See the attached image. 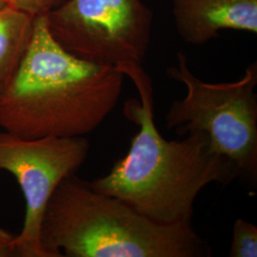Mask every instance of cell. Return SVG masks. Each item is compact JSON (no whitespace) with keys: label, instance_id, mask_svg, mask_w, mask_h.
Wrapping results in <instances>:
<instances>
[{"label":"cell","instance_id":"cell-1","mask_svg":"<svg viewBox=\"0 0 257 257\" xmlns=\"http://www.w3.org/2000/svg\"><path fill=\"white\" fill-rule=\"evenodd\" d=\"M138 89L123 114L138 127L128 153L110 173L89 182L98 193L127 203L159 224H192L194 202L211 183L229 185L242 177L238 166L218 153L202 132L169 141L157 130L152 80L139 63L116 67Z\"/></svg>","mask_w":257,"mask_h":257},{"label":"cell","instance_id":"cell-2","mask_svg":"<svg viewBox=\"0 0 257 257\" xmlns=\"http://www.w3.org/2000/svg\"><path fill=\"white\" fill-rule=\"evenodd\" d=\"M126 76L71 54L36 17L26 54L0 96V128L19 138L85 137L119 100Z\"/></svg>","mask_w":257,"mask_h":257},{"label":"cell","instance_id":"cell-3","mask_svg":"<svg viewBox=\"0 0 257 257\" xmlns=\"http://www.w3.org/2000/svg\"><path fill=\"white\" fill-rule=\"evenodd\" d=\"M46 257H208L192 224H159L71 175L55 189L41 223Z\"/></svg>","mask_w":257,"mask_h":257},{"label":"cell","instance_id":"cell-4","mask_svg":"<svg viewBox=\"0 0 257 257\" xmlns=\"http://www.w3.org/2000/svg\"><path fill=\"white\" fill-rule=\"evenodd\" d=\"M168 76L182 83L187 94L171 104L166 128L176 135L202 132L211 145L238 166L242 177L257 180V63L248 65L236 81L207 83L191 72L187 56L177 54V64L167 69Z\"/></svg>","mask_w":257,"mask_h":257},{"label":"cell","instance_id":"cell-5","mask_svg":"<svg viewBox=\"0 0 257 257\" xmlns=\"http://www.w3.org/2000/svg\"><path fill=\"white\" fill-rule=\"evenodd\" d=\"M55 40L71 54L98 64H141L153 13L141 0H67L46 16Z\"/></svg>","mask_w":257,"mask_h":257},{"label":"cell","instance_id":"cell-6","mask_svg":"<svg viewBox=\"0 0 257 257\" xmlns=\"http://www.w3.org/2000/svg\"><path fill=\"white\" fill-rule=\"evenodd\" d=\"M89 151L85 137L28 139L0 132V171L16 178L26 203L23 227L16 236L19 257H46L40 230L47 204L58 185L81 168Z\"/></svg>","mask_w":257,"mask_h":257},{"label":"cell","instance_id":"cell-7","mask_svg":"<svg viewBox=\"0 0 257 257\" xmlns=\"http://www.w3.org/2000/svg\"><path fill=\"white\" fill-rule=\"evenodd\" d=\"M173 13L179 36L193 45L223 30L257 33V0H174Z\"/></svg>","mask_w":257,"mask_h":257},{"label":"cell","instance_id":"cell-8","mask_svg":"<svg viewBox=\"0 0 257 257\" xmlns=\"http://www.w3.org/2000/svg\"><path fill=\"white\" fill-rule=\"evenodd\" d=\"M35 19L14 6L0 11V96L8 89L26 54Z\"/></svg>","mask_w":257,"mask_h":257},{"label":"cell","instance_id":"cell-9","mask_svg":"<svg viewBox=\"0 0 257 257\" xmlns=\"http://www.w3.org/2000/svg\"><path fill=\"white\" fill-rule=\"evenodd\" d=\"M229 256H257V227L254 224L241 218L235 221Z\"/></svg>","mask_w":257,"mask_h":257},{"label":"cell","instance_id":"cell-10","mask_svg":"<svg viewBox=\"0 0 257 257\" xmlns=\"http://www.w3.org/2000/svg\"><path fill=\"white\" fill-rule=\"evenodd\" d=\"M67 0H11V5L33 17L46 16Z\"/></svg>","mask_w":257,"mask_h":257},{"label":"cell","instance_id":"cell-11","mask_svg":"<svg viewBox=\"0 0 257 257\" xmlns=\"http://www.w3.org/2000/svg\"><path fill=\"white\" fill-rule=\"evenodd\" d=\"M16 236L8 230L0 228V257H15L18 255Z\"/></svg>","mask_w":257,"mask_h":257},{"label":"cell","instance_id":"cell-12","mask_svg":"<svg viewBox=\"0 0 257 257\" xmlns=\"http://www.w3.org/2000/svg\"><path fill=\"white\" fill-rule=\"evenodd\" d=\"M9 6H12L11 5V0H0V11L5 9Z\"/></svg>","mask_w":257,"mask_h":257}]
</instances>
